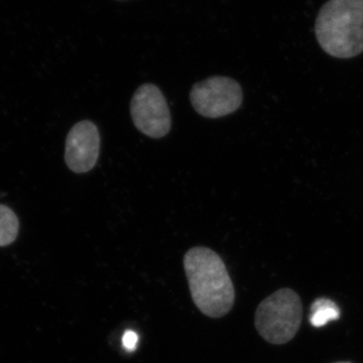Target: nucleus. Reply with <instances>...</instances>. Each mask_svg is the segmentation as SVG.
I'll return each instance as SVG.
<instances>
[{
    "mask_svg": "<svg viewBox=\"0 0 363 363\" xmlns=\"http://www.w3.org/2000/svg\"><path fill=\"white\" fill-rule=\"evenodd\" d=\"M318 44L329 56L351 59L363 52V0H328L315 21Z\"/></svg>",
    "mask_w": 363,
    "mask_h": 363,
    "instance_id": "f03ea898",
    "label": "nucleus"
},
{
    "mask_svg": "<svg viewBox=\"0 0 363 363\" xmlns=\"http://www.w3.org/2000/svg\"><path fill=\"white\" fill-rule=\"evenodd\" d=\"M190 100L200 116L220 118L240 108L243 93L240 83L233 79L215 76L196 83L191 90Z\"/></svg>",
    "mask_w": 363,
    "mask_h": 363,
    "instance_id": "20e7f679",
    "label": "nucleus"
},
{
    "mask_svg": "<svg viewBox=\"0 0 363 363\" xmlns=\"http://www.w3.org/2000/svg\"><path fill=\"white\" fill-rule=\"evenodd\" d=\"M138 342V336L135 332L128 330L124 333L123 337V347L126 350L133 351L135 350L136 344Z\"/></svg>",
    "mask_w": 363,
    "mask_h": 363,
    "instance_id": "1a4fd4ad",
    "label": "nucleus"
},
{
    "mask_svg": "<svg viewBox=\"0 0 363 363\" xmlns=\"http://www.w3.org/2000/svg\"><path fill=\"white\" fill-rule=\"evenodd\" d=\"M303 319L301 298L291 289H281L264 298L255 311V325L267 342L281 345L297 335Z\"/></svg>",
    "mask_w": 363,
    "mask_h": 363,
    "instance_id": "7ed1b4c3",
    "label": "nucleus"
},
{
    "mask_svg": "<svg viewBox=\"0 0 363 363\" xmlns=\"http://www.w3.org/2000/svg\"><path fill=\"white\" fill-rule=\"evenodd\" d=\"M339 318L340 310L330 298H319L313 303L309 318L312 326L320 328L329 322L338 320Z\"/></svg>",
    "mask_w": 363,
    "mask_h": 363,
    "instance_id": "0eeeda50",
    "label": "nucleus"
},
{
    "mask_svg": "<svg viewBox=\"0 0 363 363\" xmlns=\"http://www.w3.org/2000/svg\"><path fill=\"white\" fill-rule=\"evenodd\" d=\"M342 363H348V362H342Z\"/></svg>",
    "mask_w": 363,
    "mask_h": 363,
    "instance_id": "9d476101",
    "label": "nucleus"
},
{
    "mask_svg": "<svg viewBox=\"0 0 363 363\" xmlns=\"http://www.w3.org/2000/svg\"><path fill=\"white\" fill-rule=\"evenodd\" d=\"M20 221L6 205L0 204V247L11 245L18 238Z\"/></svg>",
    "mask_w": 363,
    "mask_h": 363,
    "instance_id": "6e6552de",
    "label": "nucleus"
},
{
    "mask_svg": "<svg viewBox=\"0 0 363 363\" xmlns=\"http://www.w3.org/2000/svg\"><path fill=\"white\" fill-rule=\"evenodd\" d=\"M191 297L205 316L221 318L231 311L235 290L223 259L208 247L191 248L184 257Z\"/></svg>",
    "mask_w": 363,
    "mask_h": 363,
    "instance_id": "f257e3e1",
    "label": "nucleus"
},
{
    "mask_svg": "<svg viewBox=\"0 0 363 363\" xmlns=\"http://www.w3.org/2000/svg\"><path fill=\"white\" fill-rule=\"evenodd\" d=\"M130 114L135 128L150 138H164L171 130L168 102L156 85L147 83L136 89L131 99Z\"/></svg>",
    "mask_w": 363,
    "mask_h": 363,
    "instance_id": "39448f33",
    "label": "nucleus"
},
{
    "mask_svg": "<svg viewBox=\"0 0 363 363\" xmlns=\"http://www.w3.org/2000/svg\"><path fill=\"white\" fill-rule=\"evenodd\" d=\"M100 152V135L92 121L76 123L66 140L65 162L74 173L84 174L96 166Z\"/></svg>",
    "mask_w": 363,
    "mask_h": 363,
    "instance_id": "423d86ee",
    "label": "nucleus"
}]
</instances>
